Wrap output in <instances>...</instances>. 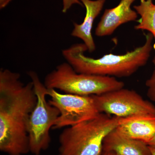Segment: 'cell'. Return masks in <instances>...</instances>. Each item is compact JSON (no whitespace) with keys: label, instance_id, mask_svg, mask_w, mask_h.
I'll return each instance as SVG.
<instances>
[{"label":"cell","instance_id":"1","mask_svg":"<svg viewBox=\"0 0 155 155\" xmlns=\"http://www.w3.org/2000/svg\"><path fill=\"white\" fill-rule=\"evenodd\" d=\"M20 75L0 71V150L9 155L30 152L28 124L37 97L32 81L24 84Z\"/></svg>","mask_w":155,"mask_h":155},{"label":"cell","instance_id":"2","mask_svg":"<svg viewBox=\"0 0 155 155\" xmlns=\"http://www.w3.org/2000/svg\"><path fill=\"white\" fill-rule=\"evenodd\" d=\"M153 38L151 33L147 34L144 44L123 54H110L101 58H90L84 54L87 48L84 43L72 45L63 50L62 54L77 73L115 78L128 77L147 63Z\"/></svg>","mask_w":155,"mask_h":155},{"label":"cell","instance_id":"3","mask_svg":"<svg viewBox=\"0 0 155 155\" xmlns=\"http://www.w3.org/2000/svg\"><path fill=\"white\" fill-rule=\"evenodd\" d=\"M119 118L101 113L65 128L59 136L61 155H101L104 140L116 128Z\"/></svg>","mask_w":155,"mask_h":155},{"label":"cell","instance_id":"4","mask_svg":"<svg viewBox=\"0 0 155 155\" xmlns=\"http://www.w3.org/2000/svg\"><path fill=\"white\" fill-rule=\"evenodd\" d=\"M44 84L48 89L84 96L99 95L124 87V82L115 77L77 73L67 62L48 73Z\"/></svg>","mask_w":155,"mask_h":155},{"label":"cell","instance_id":"5","mask_svg":"<svg viewBox=\"0 0 155 155\" xmlns=\"http://www.w3.org/2000/svg\"><path fill=\"white\" fill-rule=\"evenodd\" d=\"M28 76L33 84L37 97L36 105L31 112L28 124V136L30 152L39 155L49 147L51 141L50 131L60 115L57 108L46 100L48 89L40 80L36 72L30 71Z\"/></svg>","mask_w":155,"mask_h":155},{"label":"cell","instance_id":"6","mask_svg":"<svg viewBox=\"0 0 155 155\" xmlns=\"http://www.w3.org/2000/svg\"><path fill=\"white\" fill-rule=\"evenodd\" d=\"M92 97L100 113L119 118L136 115L155 117V106L134 90L123 87Z\"/></svg>","mask_w":155,"mask_h":155},{"label":"cell","instance_id":"7","mask_svg":"<svg viewBox=\"0 0 155 155\" xmlns=\"http://www.w3.org/2000/svg\"><path fill=\"white\" fill-rule=\"evenodd\" d=\"M48 101L60 112L53 128L70 127L94 119L99 113L92 96H84L70 94H61L54 89H48Z\"/></svg>","mask_w":155,"mask_h":155},{"label":"cell","instance_id":"8","mask_svg":"<svg viewBox=\"0 0 155 155\" xmlns=\"http://www.w3.org/2000/svg\"><path fill=\"white\" fill-rule=\"evenodd\" d=\"M135 1L121 0L119 5L115 8L106 9L96 28V35L109 36L113 34L120 25L135 21L138 14L131 8Z\"/></svg>","mask_w":155,"mask_h":155},{"label":"cell","instance_id":"9","mask_svg":"<svg viewBox=\"0 0 155 155\" xmlns=\"http://www.w3.org/2000/svg\"><path fill=\"white\" fill-rule=\"evenodd\" d=\"M116 128L125 136L147 144L155 135V117L136 115L119 118Z\"/></svg>","mask_w":155,"mask_h":155},{"label":"cell","instance_id":"10","mask_svg":"<svg viewBox=\"0 0 155 155\" xmlns=\"http://www.w3.org/2000/svg\"><path fill=\"white\" fill-rule=\"evenodd\" d=\"M111 152L117 155H151L150 147L143 142L127 137L116 128L106 137L103 152Z\"/></svg>","mask_w":155,"mask_h":155},{"label":"cell","instance_id":"11","mask_svg":"<svg viewBox=\"0 0 155 155\" xmlns=\"http://www.w3.org/2000/svg\"><path fill=\"white\" fill-rule=\"evenodd\" d=\"M86 9V14L83 22L81 24L73 23L74 28L71 35L82 40L87 51L91 53L96 50L95 43L92 34L93 26L95 19L104 8L106 0H80Z\"/></svg>","mask_w":155,"mask_h":155},{"label":"cell","instance_id":"12","mask_svg":"<svg viewBox=\"0 0 155 155\" xmlns=\"http://www.w3.org/2000/svg\"><path fill=\"white\" fill-rule=\"evenodd\" d=\"M134 8L140 17L134 28L148 31L155 40V5L153 0H140L139 5L134 6ZM154 47L155 48V45Z\"/></svg>","mask_w":155,"mask_h":155},{"label":"cell","instance_id":"13","mask_svg":"<svg viewBox=\"0 0 155 155\" xmlns=\"http://www.w3.org/2000/svg\"><path fill=\"white\" fill-rule=\"evenodd\" d=\"M154 69L152 74L146 81L147 95L151 101L155 103V56L152 60Z\"/></svg>","mask_w":155,"mask_h":155},{"label":"cell","instance_id":"14","mask_svg":"<svg viewBox=\"0 0 155 155\" xmlns=\"http://www.w3.org/2000/svg\"><path fill=\"white\" fill-rule=\"evenodd\" d=\"M74 5H79L82 7L83 6L80 0H63L62 12L66 13Z\"/></svg>","mask_w":155,"mask_h":155},{"label":"cell","instance_id":"15","mask_svg":"<svg viewBox=\"0 0 155 155\" xmlns=\"http://www.w3.org/2000/svg\"><path fill=\"white\" fill-rule=\"evenodd\" d=\"M147 145L155 149V135L152 139L147 143Z\"/></svg>","mask_w":155,"mask_h":155},{"label":"cell","instance_id":"16","mask_svg":"<svg viewBox=\"0 0 155 155\" xmlns=\"http://www.w3.org/2000/svg\"><path fill=\"white\" fill-rule=\"evenodd\" d=\"M101 155H117L114 152H103Z\"/></svg>","mask_w":155,"mask_h":155},{"label":"cell","instance_id":"17","mask_svg":"<svg viewBox=\"0 0 155 155\" xmlns=\"http://www.w3.org/2000/svg\"><path fill=\"white\" fill-rule=\"evenodd\" d=\"M150 150L151 153V155H155V149L150 147Z\"/></svg>","mask_w":155,"mask_h":155},{"label":"cell","instance_id":"18","mask_svg":"<svg viewBox=\"0 0 155 155\" xmlns=\"http://www.w3.org/2000/svg\"><path fill=\"white\" fill-rule=\"evenodd\" d=\"M61 155V154H60V155Z\"/></svg>","mask_w":155,"mask_h":155}]
</instances>
